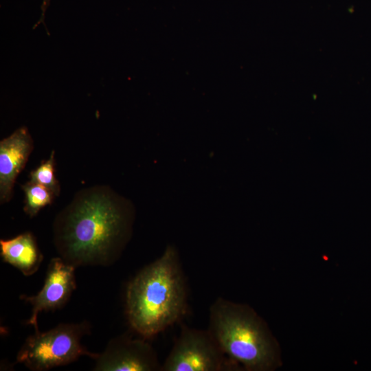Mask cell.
Here are the masks:
<instances>
[{"label": "cell", "mask_w": 371, "mask_h": 371, "mask_svg": "<svg viewBox=\"0 0 371 371\" xmlns=\"http://www.w3.org/2000/svg\"><path fill=\"white\" fill-rule=\"evenodd\" d=\"M133 218L132 204L109 187L83 189L54 220L55 247L76 267L109 266L129 240Z\"/></svg>", "instance_id": "cell-1"}, {"label": "cell", "mask_w": 371, "mask_h": 371, "mask_svg": "<svg viewBox=\"0 0 371 371\" xmlns=\"http://www.w3.org/2000/svg\"><path fill=\"white\" fill-rule=\"evenodd\" d=\"M187 309V290L173 247L144 267L128 283L126 313L132 328L150 339L178 322Z\"/></svg>", "instance_id": "cell-2"}, {"label": "cell", "mask_w": 371, "mask_h": 371, "mask_svg": "<svg viewBox=\"0 0 371 371\" xmlns=\"http://www.w3.org/2000/svg\"><path fill=\"white\" fill-rule=\"evenodd\" d=\"M208 330L224 354L245 370L265 371L274 367V341L248 306L218 298L210 309Z\"/></svg>", "instance_id": "cell-3"}, {"label": "cell", "mask_w": 371, "mask_h": 371, "mask_svg": "<svg viewBox=\"0 0 371 371\" xmlns=\"http://www.w3.org/2000/svg\"><path fill=\"white\" fill-rule=\"evenodd\" d=\"M89 330V324L84 321L60 324L45 332L36 331L25 339L16 362L33 371H45L69 364L81 356L95 359L98 353L89 352L81 344L82 337Z\"/></svg>", "instance_id": "cell-4"}, {"label": "cell", "mask_w": 371, "mask_h": 371, "mask_svg": "<svg viewBox=\"0 0 371 371\" xmlns=\"http://www.w3.org/2000/svg\"><path fill=\"white\" fill-rule=\"evenodd\" d=\"M238 367L224 354L209 330L183 325L161 370L220 371Z\"/></svg>", "instance_id": "cell-5"}, {"label": "cell", "mask_w": 371, "mask_h": 371, "mask_svg": "<svg viewBox=\"0 0 371 371\" xmlns=\"http://www.w3.org/2000/svg\"><path fill=\"white\" fill-rule=\"evenodd\" d=\"M76 267L59 257L53 258L48 265L44 284L35 295H21L20 299L31 304L32 311L27 325L38 331V315L42 311L62 308L76 287Z\"/></svg>", "instance_id": "cell-6"}, {"label": "cell", "mask_w": 371, "mask_h": 371, "mask_svg": "<svg viewBox=\"0 0 371 371\" xmlns=\"http://www.w3.org/2000/svg\"><path fill=\"white\" fill-rule=\"evenodd\" d=\"M96 371L161 370L157 355L145 340L121 336L112 339L95 358Z\"/></svg>", "instance_id": "cell-7"}, {"label": "cell", "mask_w": 371, "mask_h": 371, "mask_svg": "<svg viewBox=\"0 0 371 371\" xmlns=\"http://www.w3.org/2000/svg\"><path fill=\"white\" fill-rule=\"evenodd\" d=\"M34 142L25 126L0 142V202L10 201L18 175L25 167Z\"/></svg>", "instance_id": "cell-8"}, {"label": "cell", "mask_w": 371, "mask_h": 371, "mask_svg": "<svg viewBox=\"0 0 371 371\" xmlns=\"http://www.w3.org/2000/svg\"><path fill=\"white\" fill-rule=\"evenodd\" d=\"M0 253L4 262L16 268L25 276L35 273L43 260L35 238L30 232L10 239H1Z\"/></svg>", "instance_id": "cell-9"}, {"label": "cell", "mask_w": 371, "mask_h": 371, "mask_svg": "<svg viewBox=\"0 0 371 371\" xmlns=\"http://www.w3.org/2000/svg\"><path fill=\"white\" fill-rule=\"evenodd\" d=\"M25 193L23 210L30 218L35 216L45 206L52 203L54 194L46 187L29 181L21 186Z\"/></svg>", "instance_id": "cell-10"}, {"label": "cell", "mask_w": 371, "mask_h": 371, "mask_svg": "<svg viewBox=\"0 0 371 371\" xmlns=\"http://www.w3.org/2000/svg\"><path fill=\"white\" fill-rule=\"evenodd\" d=\"M54 151H52L49 158L43 161L30 174V181L39 183L50 190L56 196L60 193V186L54 175Z\"/></svg>", "instance_id": "cell-11"}, {"label": "cell", "mask_w": 371, "mask_h": 371, "mask_svg": "<svg viewBox=\"0 0 371 371\" xmlns=\"http://www.w3.org/2000/svg\"><path fill=\"white\" fill-rule=\"evenodd\" d=\"M50 0H43L41 10H42V19L44 18V14L49 4Z\"/></svg>", "instance_id": "cell-12"}]
</instances>
